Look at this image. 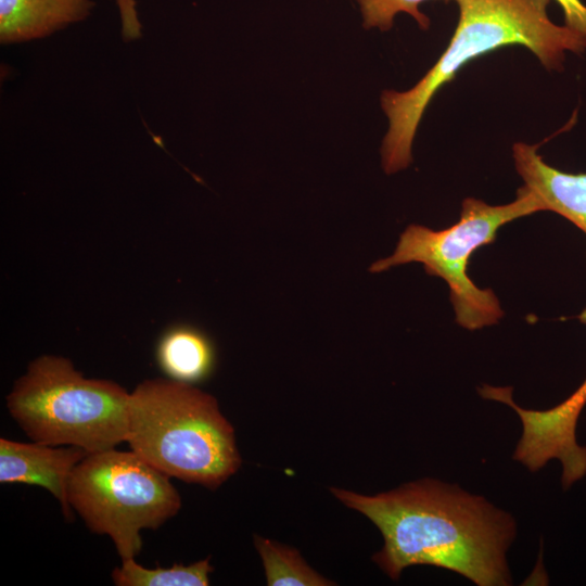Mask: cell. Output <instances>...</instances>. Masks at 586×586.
<instances>
[{
	"instance_id": "cell-1",
	"label": "cell",
	"mask_w": 586,
	"mask_h": 586,
	"mask_svg": "<svg viewBox=\"0 0 586 586\" xmlns=\"http://www.w3.org/2000/svg\"><path fill=\"white\" fill-rule=\"evenodd\" d=\"M330 491L380 530L384 545L372 559L392 579L422 564L456 572L479 586L510 583L506 551L515 523L482 496L432 479L371 496Z\"/></svg>"
},
{
	"instance_id": "cell-2",
	"label": "cell",
	"mask_w": 586,
	"mask_h": 586,
	"mask_svg": "<svg viewBox=\"0 0 586 586\" xmlns=\"http://www.w3.org/2000/svg\"><path fill=\"white\" fill-rule=\"evenodd\" d=\"M459 18L445 51L410 89L384 90L380 97L387 118L381 144L386 174L407 168L420 120L436 92L468 62L510 44H521L548 69L560 68L568 51L579 53L586 39L568 26L551 22V0H455Z\"/></svg>"
},
{
	"instance_id": "cell-3",
	"label": "cell",
	"mask_w": 586,
	"mask_h": 586,
	"mask_svg": "<svg viewBox=\"0 0 586 586\" xmlns=\"http://www.w3.org/2000/svg\"><path fill=\"white\" fill-rule=\"evenodd\" d=\"M126 443L167 476L211 489L242 463L216 398L169 378L144 380L130 392Z\"/></svg>"
},
{
	"instance_id": "cell-4",
	"label": "cell",
	"mask_w": 586,
	"mask_h": 586,
	"mask_svg": "<svg viewBox=\"0 0 586 586\" xmlns=\"http://www.w3.org/2000/svg\"><path fill=\"white\" fill-rule=\"evenodd\" d=\"M130 392L110 380L88 379L62 356L34 359L7 396V408L33 441L88 453L126 442Z\"/></svg>"
},
{
	"instance_id": "cell-5",
	"label": "cell",
	"mask_w": 586,
	"mask_h": 586,
	"mask_svg": "<svg viewBox=\"0 0 586 586\" xmlns=\"http://www.w3.org/2000/svg\"><path fill=\"white\" fill-rule=\"evenodd\" d=\"M536 212H540L538 202L524 187L518 189L513 202L505 205L494 206L467 198L456 224L442 230L408 226L393 255L373 263L370 271L421 263L428 275L447 283L458 324L468 330L495 324L504 311L491 289H480L470 279L467 271L470 257L479 247L493 243L502 226Z\"/></svg>"
},
{
	"instance_id": "cell-6",
	"label": "cell",
	"mask_w": 586,
	"mask_h": 586,
	"mask_svg": "<svg viewBox=\"0 0 586 586\" xmlns=\"http://www.w3.org/2000/svg\"><path fill=\"white\" fill-rule=\"evenodd\" d=\"M169 476L135 451L89 453L74 468L67 500L97 534L113 540L122 560L136 558L141 530H156L181 508Z\"/></svg>"
},
{
	"instance_id": "cell-7",
	"label": "cell",
	"mask_w": 586,
	"mask_h": 586,
	"mask_svg": "<svg viewBox=\"0 0 586 586\" xmlns=\"http://www.w3.org/2000/svg\"><path fill=\"white\" fill-rule=\"evenodd\" d=\"M477 391L483 398L505 403L518 413L523 431L512 456L514 460L530 471L540 470L551 459L560 460L564 488L585 476L586 447L577 444L575 430L586 405V379L570 397L546 410L518 406L511 387L484 384Z\"/></svg>"
},
{
	"instance_id": "cell-8",
	"label": "cell",
	"mask_w": 586,
	"mask_h": 586,
	"mask_svg": "<svg viewBox=\"0 0 586 586\" xmlns=\"http://www.w3.org/2000/svg\"><path fill=\"white\" fill-rule=\"evenodd\" d=\"M89 453L77 446H52L0 438V482L37 485L60 501L64 517L72 518L67 500L71 474Z\"/></svg>"
},
{
	"instance_id": "cell-9",
	"label": "cell",
	"mask_w": 586,
	"mask_h": 586,
	"mask_svg": "<svg viewBox=\"0 0 586 586\" xmlns=\"http://www.w3.org/2000/svg\"><path fill=\"white\" fill-rule=\"evenodd\" d=\"M537 144L517 142L512 156L524 188L537 200L540 212L566 218L586 234V173L571 174L547 164Z\"/></svg>"
},
{
	"instance_id": "cell-10",
	"label": "cell",
	"mask_w": 586,
	"mask_h": 586,
	"mask_svg": "<svg viewBox=\"0 0 586 586\" xmlns=\"http://www.w3.org/2000/svg\"><path fill=\"white\" fill-rule=\"evenodd\" d=\"M92 0H0L3 44L41 39L90 16Z\"/></svg>"
},
{
	"instance_id": "cell-11",
	"label": "cell",
	"mask_w": 586,
	"mask_h": 586,
	"mask_svg": "<svg viewBox=\"0 0 586 586\" xmlns=\"http://www.w3.org/2000/svg\"><path fill=\"white\" fill-rule=\"evenodd\" d=\"M155 358L167 378L194 385L213 373L216 351L203 330L189 323H176L160 336Z\"/></svg>"
},
{
	"instance_id": "cell-12",
	"label": "cell",
	"mask_w": 586,
	"mask_h": 586,
	"mask_svg": "<svg viewBox=\"0 0 586 586\" xmlns=\"http://www.w3.org/2000/svg\"><path fill=\"white\" fill-rule=\"evenodd\" d=\"M265 569L269 586H330L335 583L313 570L300 555L289 546L258 535L254 538Z\"/></svg>"
},
{
	"instance_id": "cell-13",
	"label": "cell",
	"mask_w": 586,
	"mask_h": 586,
	"mask_svg": "<svg viewBox=\"0 0 586 586\" xmlns=\"http://www.w3.org/2000/svg\"><path fill=\"white\" fill-rule=\"evenodd\" d=\"M213 571L209 557L189 565L155 569L143 568L130 558L113 570L112 579L117 586H207Z\"/></svg>"
},
{
	"instance_id": "cell-14",
	"label": "cell",
	"mask_w": 586,
	"mask_h": 586,
	"mask_svg": "<svg viewBox=\"0 0 586 586\" xmlns=\"http://www.w3.org/2000/svg\"><path fill=\"white\" fill-rule=\"evenodd\" d=\"M425 0H357L366 29L390 30L399 13L409 14L421 29H428L430 18L423 14L419 4ZM449 1V0H444Z\"/></svg>"
},
{
	"instance_id": "cell-15",
	"label": "cell",
	"mask_w": 586,
	"mask_h": 586,
	"mask_svg": "<svg viewBox=\"0 0 586 586\" xmlns=\"http://www.w3.org/2000/svg\"><path fill=\"white\" fill-rule=\"evenodd\" d=\"M122 22L124 40L130 41L141 37V23L138 16L135 0H114Z\"/></svg>"
},
{
	"instance_id": "cell-16",
	"label": "cell",
	"mask_w": 586,
	"mask_h": 586,
	"mask_svg": "<svg viewBox=\"0 0 586 586\" xmlns=\"http://www.w3.org/2000/svg\"><path fill=\"white\" fill-rule=\"evenodd\" d=\"M563 10L565 26L586 39V5L581 0H556Z\"/></svg>"
},
{
	"instance_id": "cell-17",
	"label": "cell",
	"mask_w": 586,
	"mask_h": 586,
	"mask_svg": "<svg viewBox=\"0 0 586 586\" xmlns=\"http://www.w3.org/2000/svg\"><path fill=\"white\" fill-rule=\"evenodd\" d=\"M581 322L586 323V307L583 309V311L577 317Z\"/></svg>"
}]
</instances>
